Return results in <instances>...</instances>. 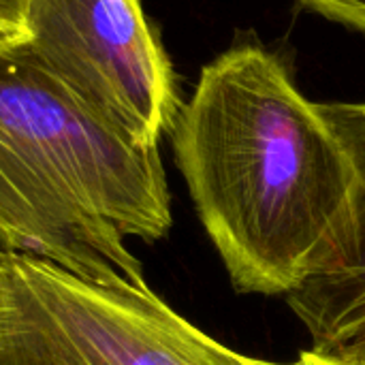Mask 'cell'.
<instances>
[{"instance_id": "5", "label": "cell", "mask_w": 365, "mask_h": 365, "mask_svg": "<svg viewBox=\"0 0 365 365\" xmlns=\"http://www.w3.org/2000/svg\"><path fill=\"white\" fill-rule=\"evenodd\" d=\"M357 173V227L346 265L287 297L289 308L312 338L329 349L365 314V103H319Z\"/></svg>"}, {"instance_id": "2", "label": "cell", "mask_w": 365, "mask_h": 365, "mask_svg": "<svg viewBox=\"0 0 365 365\" xmlns=\"http://www.w3.org/2000/svg\"><path fill=\"white\" fill-rule=\"evenodd\" d=\"M173 225L158 148L90 113L26 43L0 45V248L88 280L145 282L128 240Z\"/></svg>"}, {"instance_id": "8", "label": "cell", "mask_w": 365, "mask_h": 365, "mask_svg": "<svg viewBox=\"0 0 365 365\" xmlns=\"http://www.w3.org/2000/svg\"><path fill=\"white\" fill-rule=\"evenodd\" d=\"M21 11H24V0H0V28L26 36L21 26Z\"/></svg>"}, {"instance_id": "7", "label": "cell", "mask_w": 365, "mask_h": 365, "mask_svg": "<svg viewBox=\"0 0 365 365\" xmlns=\"http://www.w3.org/2000/svg\"><path fill=\"white\" fill-rule=\"evenodd\" d=\"M293 365H365V351H346V349H308L299 353Z\"/></svg>"}, {"instance_id": "1", "label": "cell", "mask_w": 365, "mask_h": 365, "mask_svg": "<svg viewBox=\"0 0 365 365\" xmlns=\"http://www.w3.org/2000/svg\"><path fill=\"white\" fill-rule=\"evenodd\" d=\"M171 143L235 293L291 297L346 265L357 173L280 51L244 38L205 64Z\"/></svg>"}, {"instance_id": "4", "label": "cell", "mask_w": 365, "mask_h": 365, "mask_svg": "<svg viewBox=\"0 0 365 365\" xmlns=\"http://www.w3.org/2000/svg\"><path fill=\"white\" fill-rule=\"evenodd\" d=\"M32 56L90 113L139 148H158L182 109L173 64L141 0H24Z\"/></svg>"}, {"instance_id": "9", "label": "cell", "mask_w": 365, "mask_h": 365, "mask_svg": "<svg viewBox=\"0 0 365 365\" xmlns=\"http://www.w3.org/2000/svg\"><path fill=\"white\" fill-rule=\"evenodd\" d=\"M329 349H346V351H365V314L342 336L340 342H336ZM327 351V349H321Z\"/></svg>"}, {"instance_id": "3", "label": "cell", "mask_w": 365, "mask_h": 365, "mask_svg": "<svg viewBox=\"0 0 365 365\" xmlns=\"http://www.w3.org/2000/svg\"><path fill=\"white\" fill-rule=\"evenodd\" d=\"M0 365H293L242 355L148 282L88 280L0 248Z\"/></svg>"}, {"instance_id": "6", "label": "cell", "mask_w": 365, "mask_h": 365, "mask_svg": "<svg viewBox=\"0 0 365 365\" xmlns=\"http://www.w3.org/2000/svg\"><path fill=\"white\" fill-rule=\"evenodd\" d=\"M304 9L365 34V0H297Z\"/></svg>"}]
</instances>
